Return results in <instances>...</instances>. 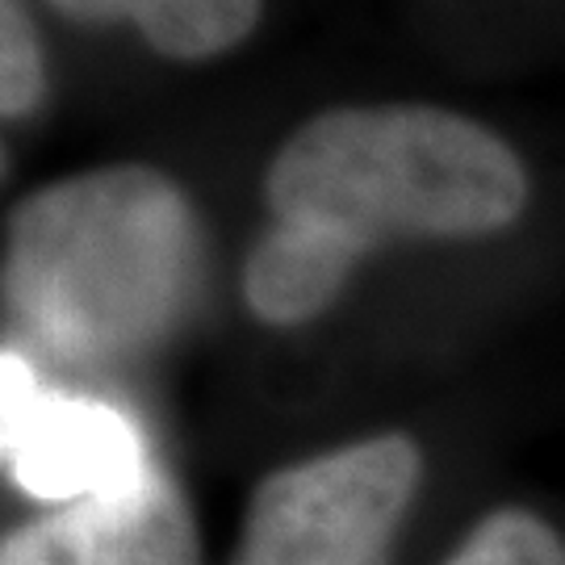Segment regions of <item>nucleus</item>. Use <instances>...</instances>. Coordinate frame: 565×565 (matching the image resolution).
<instances>
[{
	"label": "nucleus",
	"instance_id": "1",
	"mask_svg": "<svg viewBox=\"0 0 565 565\" xmlns=\"http://www.w3.org/2000/svg\"><path fill=\"white\" fill-rule=\"evenodd\" d=\"M198 273V218L147 163L88 168L21 198L4 226V306L60 364L139 356L181 323Z\"/></svg>",
	"mask_w": 565,
	"mask_h": 565
},
{
	"label": "nucleus",
	"instance_id": "2",
	"mask_svg": "<svg viewBox=\"0 0 565 565\" xmlns=\"http://www.w3.org/2000/svg\"><path fill=\"white\" fill-rule=\"evenodd\" d=\"M273 223L364 260L398 239H482L527 205L524 160L490 126L436 105H348L302 121L264 172Z\"/></svg>",
	"mask_w": 565,
	"mask_h": 565
},
{
	"label": "nucleus",
	"instance_id": "3",
	"mask_svg": "<svg viewBox=\"0 0 565 565\" xmlns=\"http://www.w3.org/2000/svg\"><path fill=\"white\" fill-rule=\"evenodd\" d=\"M424 478L411 436H369L268 473L243 515L231 565H390Z\"/></svg>",
	"mask_w": 565,
	"mask_h": 565
},
{
	"label": "nucleus",
	"instance_id": "4",
	"mask_svg": "<svg viewBox=\"0 0 565 565\" xmlns=\"http://www.w3.org/2000/svg\"><path fill=\"white\" fill-rule=\"evenodd\" d=\"M0 448L13 486L55 507L135 490L160 469L126 411L42 385L18 352H4Z\"/></svg>",
	"mask_w": 565,
	"mask_h": 565
},
{
	"label": "nucleus",
	"instance_id": "5",
	"mask_svg": "<svg viewBox=\"0 0 565 565\" xmlns=\"http://www.w3.org/2000/svg\"><path fill=\"white\" fill-rule=\"evenodd\" d=\"M356 264L361 260L343 252L335 239H323L302 226L273 223L243 264V298L264 323H310L340 298Z\"/></svg>",
	"mask_w": 565,
	"mask_h": 565
},
{
	"label": "nucleus",
	"instance_id": "6",
	"mask_svg": "<svg viewBox=\"0 0 565 565\" xmlns=\"http://www.w3.org/2000/svg\"><path fill=\"white\" fill-rule=\"evenodd\" d=\"M76 21H135L142 39L168 60H214L239 46L256 21L260 0H51Z\"/></svg>",
	"mask_w": 565,
	"mask_h": 565
},
{
	"label": "nucleus",
	"instance_id": "7",
	"mask_svg": "<svg viewBox=\"0 0 565 565\" xmlns=\"http://www.w3.org/2000/svg\"><path fill=\"white\" fill-rule=\"evenodd\" d=\"M445 565H565V541L541 515L503 507L473 524Z\"/></svg>",
	"mask_w": 565,
	"mask_h": 565
},
{
	"label": "nucleus",
	"instance_id": "8",
	"mask_svg": "<svg viewBox=\"0 0 565 565\" xmlns=\"http://www.w3.org/2000/svg\"><path fill=\"white\" fill-rule=\"evenodd\" d=\"M46 93V63L34 21L21 0H0V109L4 118L34 114Z\"/></svg>",
	"mask_w": 565,
	"mask_h": 565
},
{
	"label": "nucleus",
	"instance_id": "9",
	"mask_svg": "<svg viewBox=\"0 0 565 565\" xmlns=\"http://www.w3.org/2000/svg\"><path fill=\"white\" fill-rule=\"evenodd\" d=\"M0 565H105V557L81 511L60 507L34 524L13 527L0 545Z\"/></svg>",
	"mask_w": 565,
	"mask_h": 565
}]
</instances>
